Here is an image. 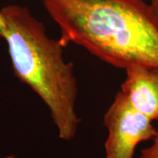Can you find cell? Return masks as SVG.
Instances as JSON below:
<instances>
[{
  "instance_id": "ba28073f",
  "label": "cell",
  "mask_w": 158,
  "mask_h": 158,
  "mask_svg": "<svg viewBox=\"0 0 158 158\" xmlns=\"http://www.w3.org/2000/svg\"><path fill=\"white\" fill-rule=\"evenodd\" d=\"M2 158H16L14 156H5V157H2Z\"/></svg>"
},
{
  "instance_id": "5b68a950",
  "label": "cell",
  "mask_w": 158,
  "mask_h": 158,
  "mask_svg": "<svg viewBox=\"0 0 158 158\" xmlns=\"http://www.w3.org/2000/svg\"><path fill=\"white\" fill-rule=\"evenodd\" d=\"M140 158H158V129L152 139V143L141 150Z\"/></svg>"
},
{
  "instance_id": "277c9868",
  "label": "cell",
  "mask_w": 158,
  "mask_h": 158,
  "mask_svg": "<svg viewBox=\"0 0 158 158\" xmlns=\"http://www.w3.org/2000/svg\"><path fill=\"white\" fill-rule=\"evenodd\" d=\"M125 70L120 91L135 110L158 120V67L135 64Z\"/></svg>"
},
{
  "instance_id": "6da1fadb",
  "label": "cell",
  "mask_w": 158,
  "mask_h": 158,
  "mask_svg": "<svg viewBox=\"0 0 158 158\" xmlns=\"http://www.w3.org/2000/svg\"><path fill=\"white\" fill-rule=\"evenodd\" d=\"M74 43L111 66L158 67V16L144 0H40Z\"/></svg>"
},
{
  "instance_id": "8992f818",
  "label": "cell",
  "mask_w": 158,
  "mask_h": 158,
  "mask_svg": "<svg viewBox=\"0 0 158 158\" xmlns=\"http://www.w3.org/2000/svg\"><path fill=\"white\" fill-rule=\"evenodd\" d=\"M148 4L150 5L154 11L156 12V14L158 16V0H149Z\"/></svg>"
},
{
  "instance_id": "3957f363",
  "label": "cell",
  "mask_w": 158,
  "mask_h": 158,
  "mask_svg": "<svg viewBox=\"0 0 158 158\" xmlns=\"http://www.w3.org/2000/svg\"><path fill=\"white\" fill-rule=\"evenodd\" d=\"M152 122L132 107L118 91L104 115V126L107 129L106 158L135 157L137 146L156 135Z\"/></svg>"
},
{
  "instance_id": "52a82bcc",
  "label": "cell",
  "mask_w": 158,
  "mask_h": 158,
  "mask_svg": "<svg viewBox=\"0 0 158 158\" xmlns=\"http://www.w3.org/2000/svg\"><path fill=\"white\" fill-rule=\"evenodd\" d=\"M4 31H5V26H4V21L1 16V12H0V38L4 37Z\"/></svg>"
},
{
  "instance_id": "7a4b0ae2",
  "label": "cell",
  "mask_w": 158,
  "mask_h": 158,
  "mask_svg": "<svg viewBox=\"0 0 158 158\" xmlns=\"http://www.w3.org/2000/svg\"><path fill=\"white\" fill-rule=\"evenodd\" d=\"M0 12L14 74L45 104L59 138L71 141L80 125L78 90L73 64L64 59V46L47 34L43 23L27 7L8 6Z\"/></svg>"
}]
</instances>
